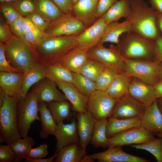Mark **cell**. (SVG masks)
Returning <instances> with one entry per match:
<instances>
[{
  "label": "cell",
  "instance_id": "1",
  "mask_svg": "<svg viewBox=\"0 0 162 162\" xmlns=\"http://www.w3.org/2000/svg\"><path fill=\"white\" fill-rule=\"evenodd\" d=\"M130 11L126 18L132 31L155 40L162 35L157 23L158 13L143 0H130Z\"/></svg>",
  "mask_w": 162,
  "mask_h": 162
},
{
  "label": "cell",
  "instance_id": "2",
  "mask_svg": "<svg viewBox=\"0 0 162 162\" xmlns=\"http://www.w3.org/2000/svg\"><path fill=\"white\" fill-rule=\"evenodd\" d=\"M76 36H44L34 46L38 61L44 65L59 63L66 54L77 46Z\"/></svg>",
  "mask_w": 162,
  "mask_h": 162
},
{
  "label": "cell",
  "instance_id": "3",
  "mask_svg": "<svg viewBox=\"0 0 162 162\" xmlns=\"http://www.w3.org/2000/svg\"><path fill=\"white\" fill-rule=\"evenodd\" d=\"M124 58L153 61L154 40L130 31L123 34L118 45Z\"/></svg>",
  "mask_w": 162,
  "mask_h": 162
},
{
  "label": "cell",
  "instance_id": "4",
  "mask_svg": "<svg viewBox=\"0 0 162 162\" xmlns=\"http://www.w3.org/2000/svg\"><path fill=\"white\" fill-rule=\"evenodd\" d=\"M4 45L5 56L10 64L22 72L38 62L34 46L15 35Z\"/></svg>",
  "mask_w": 162,
  "mask_h": 162
},
{
  "label": "cell",
  "instance_id": "5",
  "mask_svg": "<svg viewBox=\"0 0 162 162\" xmlns=\"http://www.w3.org/2000/svg\"><path fill=\"white\" fill-rule=\"evenodd\" d=\"M16 99L5 95L0 107V140L10 144L22 138L18 126Z\"/></svg>",
  "mask_w": 162,
  "mask_h": 162
},
{
  "label": "cell",
  "instance_id": "6",
  "mask_svg": "<svg viewBox=\"0 0 162 162\" xmlns=\"http://www.w3.org/2000/svg\"><path fill=\"white\" fill-rule=\"evenodd\" d=\"M39 110L37 93L34 88L23 99L18 102V126L21 137L28 136L31 124L34 121H40L38 116Z\"/></svg>",
  "mask_w": 162,
  "mask_h": 162
},
{
  "label": "cell",
  "instance_id": "7",
  "mask_svg": "<svg viewBox=\"0 0 162 162\" xmlns=\"http://www.w3.org/2000/svg\"><path fill=\"white\" fill-rule=\"evenodd\" d=\"M124 73L128 76L138 79L154 86L160 80L158 73V63L141 59L124 58Z\"/></svg>",
  "mask_w": 162,
  "mask_h": 162
},
{
  "label": "cell",
  "instance_id": "8",
  "mask_svg": "<svg viewBox=\"0 0 162 162\" xmlns=\"http://www.w3.org/2000/svg\"><path fill=\"white\" fill-rule=\"evenodd\" d=\"M88 58L97 60L117 73H124V58L118 45L108 48L98 44L86 51Z\"/></svg>",
  "mask_w": 162,
  "mask_h": 162
},
{
  "label": "cell",
  "instance_id": "9",
  "mask_svg": "<svg viewBox=\"0 0 162 162\" xmlns=\"http://www.w3.org/2000/svg\"><path fill=\"white\" fill-rule=\"evenodd\" d=\"M116 101L106 91L96 90L88 97L87 111L96 121L107 119L111 116Z\"/></svg>",
  "mask_w": 162,
  "mask_h": 162
},
{
  "label": "cell",
  "instance_id": "10",
  "mask_svg": "<svg viewBox=\"0 0 162 162\" xmlns=\"http://www.w3.org/2000/svg\"><path fill=\"white\" fill-rule=\"evenodd\" d=\"M86 27L72 13L63 14L59 18L50 22L44 33V36H76L82 32Z\"/></svg>",
  "mask_w": 162,
  "mask_h": 162
},
{
  "label": "cell",
  "instance_id": "11",
  "mask_svg": "<svg viewBox=\"0 0 162 162\" xmlns=\"http://www.w3.org/2000/svg\"><path fill=\"white\" fill-rule=\"evenodd\" d=\"M155 138L153 134L141 127L131 128L117 134L108 139V147L137 144Z\"/></svg>",
  "mask_w": 162,
  "mask_h": 162
},
{
  "label": "cell",
  "instance_id": "12",
  "mask_svg": "<svg viewBox=\"0 0 162 162\" xmlns=\"http://www.w3.org/2000/svg\"><path fill=\"white\" fill-rule=\"evenodd\" d=\"M146 106L129 94L117 100L111 116L120 119L141 117Z\"/></svg>",
  "mask_w": 162,
  "mask_h": 162
},
{
  "label": "cell",
  "instance_id": "13",
  "mask_svg": "<svg viewBox=\"0 0 162 162\" xmlns=\"http://www.w3.org/2000/svg\"><path fill=\"white\" fill-rule=\"evenodd\" d=\"M106 26L102 16L75 37L77 46L87 51L100 43Z\"/></svg>",
  "mask_w": 162,
  "mask_h": 162
},
{
  "label": "cell",
  "instance_id": "14",
  "mask_svg": "<svg viewBox=\"0 0 162 162\" xmlns=\"http://www.w3.org/2000/svg\"><path fill=\"white\" fill-rule=\"evenodd\" d=\"M98 162H150L144 158L134 155L122 150L121 147L110 146L106 150L88 155Z\"/></svg>",
  "mask_w": 162,
  "mask_h": 162
},
{
  "label": "cell",
  "instance_id": "15",
  "mask_svg": "<svg viewBox=\"0 0 162 162\" xmlns=\"http://www.w3.org/2000/svg\"><path fill=\"white\" fill-rule=\"evenodd\" d=\"M54 136L56 140V152L69 144L74 143H80L77 123L75 116L70 123L65 124L62 122L56 124Z\"/></svg>",
  "mask_w": 162,
  "mask_h": 162
},
{
  "label": "cell",
  "instance_id": "16",
  "mask_svg": "<svg viewBox=\"0 0 162 162\" xmlns=\"http://www.w3.org/2000/svg\"><path fill=\"white\" fill-rule=\"evenodd\" d=\"M129 94L146 107L156 99L154 86L132 77L129 87Z\"/></svg>",
  "mask_w": 162,
  "mask_h": 162
},
{
  "label": "cell",
  "instance_id": "17",
  "mask_svg": "<svg viewBox=\"0 0 162 162\" xmlns=\"http://www.w3.org/2000/svg\"><path fill=\"white\" fill-rule=\"evenodd\" d=\"M24 72H0V89L5 95L20 99Z\"/></svg>",
  "mask_w": 162,
  "mask_h": 162
},
{
  "label": "cell",
  "instance_id": "18",
  "mask_svg": "<svg viewBox=\"0 0 162 162\" xmlns=\"http://www.w3.org/2000/svg\"><path fill=\"white\" fill-rule=\"evenodd\" d=\"M57 87L55 82L47 78L39 82L34 88L37 93L38 103H47L67 100L64 94Z\"/></svg>",
  "mask_w": 162,
  "mask_h": 162
},
{
  "label": "cell",
  "instance_id": "19",
  "mask_svg": "<svg viewBox=\"0 0 162 162\" xmlns=\"http://www.w3.org/2000/svg\"><path fill=\"white\" fill-rule=\"evenodd\" d=\"M56 83L71 104L74 111L80 112L87 111L88 98L81 93L71 82Z\"/></svg>",
  "mask_w": 162,
  "mask_h": 162
},
{
  "label": "cell",
  "instance_id": "20",
  "mask_svg": "<svg viewBox=\"0 0 162 162\" xmlns=\"http://www.w3.org/2000/svg\"><path fill=\"white\" fill-rule=\"evenodd\" d=\"M141 127L153 134L162 131V114L158 107L157 99L146 107L141 117Z\"/></svg>",
  "mask_w": 162,
  "mask_h": 162
},
{
  "label": "cell",
  "instance_id": "21",
  "mask_svg": "<svg viewBox=\"0 0 162 162\" xmlns=\"http://www.w3.org/2000/svg\"><path fill=\"white\" fill-rule=\"evenodd\" d=\"M77 128L81 147L86 151L91 142L96 121L87 111L77 112Z\"/></svg>",
  "mask_w": 162,
  "mask_h": 162
},
{
  "label": "cell",
  "instance_id": "22",
  "mask_svg": "<svg viewBox=\"0 0 162 162\" xmlns=\"http://www.w3.org/2000/svg\"><path fill=\"white\" fill-rule=\"evenodd\" d=\"M97 2L92 0H79L73 5L72 13L87 27L92 25L97 20Z\"/></svg>",
  "mask_w": 162,
  "mask_h": 162
},
{
  "label": "cell",
  "instance_id": "23",
  "mask_svg": "<svg viewBox=\"0 0 162 162\" xmlns=\"http://www.w3.org/2000/svg\"><path fill=\"white\" fill-rule=\"evenodd\" d=\"M45 78L46 69L45 65L38 62H36L24 72L20 100L26 96L32 85Z\"/></svg>",
  "mask_w": 162,
  "mask_h": 162
},
{
  "label": "cell",
  "instance_id": "24",
  "mask_svg": "<svg viewBox=\"0 0 162 162\" xmlns=\"http://www.w3.org/2000/svg\"><path fill=\"white\" fill-rule=\"evenodd\" d=\"M131 31L130 23L126 19L121 22L118 21L111 22L106 25L99 44H103L104 43L109 42L118 45L121 36L124 33Z\"/></svg>",
  "mask_w": 162,
  "mask_h": 162
},
{
  "label": "cell",
  "instance_id": "25",
  "mask_svg": "<svg viewBox=\"0 0 162 162\" xmlns=\"http://www.w3.org/2000/svg\"><path fill=\"white\" fill-rule=\"evenodd\" d=\"M141 117L120 119L111 116L107 119L106 135L110 138L128 129L141 127Z\"/></svg>",
  "mask_w": 162,
  "mask_h": 162
},
{
  "label": "cell",
  "instance_id": "26",
  "mask_svg": "<svg viewBox=\"0 0 162 162\" xmlns=\"http://www.w3.org/2000/svg\"><path fill=\"white\" fill-rule=\"evenodd\" d=\"M88 58L86 51L77 46L66 54L59 63L72 72L80 73Z\"/></svg>",
  "mask_w": 162,
  "mask_h": 162
},
{
  "label": "cell",
  "instance_id": "27",
  "mask_svg": "<svg viewBox=\"0 0 162 162\" xmlns=\"http://www.w3.org/2000/svg\"><path fill=\"white\" fill-rule=\"evenodd\" d=\"M132 78L124 73H117L106 91L111 97L117 100L129 94V87Z\"/></svg>",
  "mask_w": 162,
  "mask_h": 162
},
{
  "label": "cell",
  "instance_id": "28",
  "mask_svg": "<svg viewBox=\"0 0 162 162\" xmlns=\"http://www.w3.org/2000/svg\"><path fill=\"white\" fill-rule=\"evenodd\" d=\"M86 150L80 144L72 143L64 146L57 152V155L54 161L56 162H82L86 155Z\"/></svg>",
  "mask_w": 162,
  "mask_h": 162
},
{
  "label": "cell",
  "instance_id": "29",
  "mask_svg": "<svg viewBox=\"0 0 162 162\" xmlns=\"http://www.w3.org/2000/svg\"><path fill=\"white\" fill-rule=\"evenodd\" d=\"M39 112L40 114V121L41 128L40 136L43 139L47 138L50 135L54 136L56 124L50 111L45 103H39Z\"/></svg>",
  "mask_w": 162,
  "mask_h": 162
},
{
  "label": "cell",
  "instance_id": "30",
  "mask_svg": "<svg viewBox=\"0 0 162 162\" xmlns=\"http://www.w3.org/2000/svg\"><path fill=\"white\" fill-rule=\"evenodd\" d=\"M67 100L46 103L56 124L64 120L72 119L73 114L71 111V104Z\"/></svg>",
  "mask_w": 162,
  "mask_h": 162
},
{
  "label": "cell",
  "instance_id": "31",
  "mask_svg": "<svg viewBox=\"0 0 162 162\" xmlns=\"http://www.w3.org/2000/svg\"><path fill=\"white\" fill-rule=\"evenodd\" d=\"M130 0H118L102 17L106 25L127 18L130 13Z\"/></svg>",
  "mask_w": 162,
  "mask_h": 162
},
{
  "label": "cell",
  "instance_id": "32",
  "mask_svg": "<svg viewBox=\"0 0 162 162\" xmlns=\"http://www.w3.org/2000/svg\"><path fill=\"white\" fill-rule=\"evenodd\" d=\"M36 10L50 22L60 17L63 13L52 0H33Z\"/></svg>",
  "mask_w": 162,
  "mask_h": 162
},
{
  "label": "cell",
  "instance_id": "33",
  "mask_svg": "<svg viewBox=\"0 0 162 162\" xmlns=\"http://www.w3.org/2000/svg\"><path fill=\"white\" fill-rule=\"evenodd\" d=\"M45 66L46 78L55 82H72L73 73L59 63Z\"/></svg>",
  "mask_w": 162,
  "mask_h": 162
},
{
  "label": "cell",
  "instance_id": "34",
  "mask_svg": "<svg viewBox=\"0 0 162 162\" xmlns=\"http://www.w3.org/2000/svg\"><path fill=\"white\" fill-rule=\"evenodd\" d=\"M106 123L107 119L95 122L91 141V144L95 148L108 147Z\"/></svg>",
  "mask_w": 162,
  "mask_h": 162
},
{
  "label": "cell",
  "instance_id": "35",
  "mask_svg": "<svg viewBox=\"0 0 162 162\" xmlns=\"http://www.w3.org/2000/svg\"><path fill=\"white\" fill-rule=\"evenodd\" d=\"M19 139L10 145L16 156V162H21L28 157L30 149L35 144V141L31 137L27 136Z\"/></svg>",
  "mask_w": 162,
  "mask_h": 162
},
{
  "label": "cell",
  "instance_id": "36",
  "mask_svg": "<svg viewBox=\"0 0 162 162\" xmlns=\"http://www.w3.org/2000/svg\"><path fill=\"white\" fill-rule=\"evenodd\" d=\"M72 83L78 91L88 98L96 90L95 82L80 73H73Z\"/></svg>",
  "mask_w": 162,
  "mask_h": 162
},
{
  "label": "cell",
  "instance_id": "37",
  "mask_svg": "<svg viewBox=\"0 0 162 162\" xmlns=\"http://www.w3.org/2000/svg\"><path fill=\"white\" fill-rule=\"evenodd\" d=\"M136 149L147 151L152 154L158 162H162V142L158 137L142 143L131 145Z\"/></svg>",
  "mask_w": 162,
  "mask_h": 162
},
{
  "label": "cell",
  "instance_id": "38",
  "mask_svg": "<svg viewBox=\"0 0 162 162\" xmlns=\"http://www.w3.org/2000/svg\"><path fill=\"white\" fill-rule=\"evenodd\" d=\"M105 67L100 62L88 58L80 73L94 81Z\"/></svg>",
  "mask_w": 162,
  "mask_h": 162
},
{
  "label": "cell",
  "instance_id": "39",
  "mask_svg": "<svg viewBox=\"0 0 162 162\" xmlns=\"http://www.w3.org/2000/svg\"><path fill=\"white\" fill-rule=\"evenodd\" d=\"M116 74L113 70L105 66L94 81L96 89L106 91L112 83Z\"/></svg>",
  "mask_w": 162,
  "mask_h": 162
},
{
  "label": "cell",
  "instance_id": "40",
  "mask_svg": "<svg viewBox=\"0 0 162 162\" xmlns=\"http://www.w3.org/2000/svg\"><path fill=\"white\" fill-rule=\"evenodd\" d=\"M9 3L24 17L36 10L33 0H16Z\"/></svg>",
  "mask_w": 162,
  "mask_h": 162
},
{
  "label": "cell",
  "instance_id": "41",
  "mask_svg": "<svg viewBox=\"0 0 162 162\" xmlns=\"http://www.w3.org/2000/svg\"><path fill=\"white\" fill-rule=\"evenodd\" d=\"M0 10L5 21L8 25L15 20L21 15L17 10L9 3H2Z\"/></svg>",
  "mask_w": 162,
  "mask_h": 162
},
{
  "label": "cell",
  "instance_id": "42",
  "mask_svg": "<svg viewBox=\"0 0 162 162\" xmlns=\"http://www.w3.org/2000/svg\"><path fill=\"white\" fill-rule=\"evenodd\" d=\"M25 17L29 19L36 27L44 33L47 29L50 23L36 10Z\"/></svg>",
  "mask_w": 162,
  "mask_h": 162
},
{
  "label": "cell",
  "instance_id": "43",
  "mask_svg": "<svg viewBox=\"0 0 162 162\" xmlns=\"http://www.w3.org/2000/svg\"><path fill=\"white\" fill-rule=\"evenodd\" d=\"M0 71L22 72L10 64L5 56L4 43L1 41L0 42Z\"/></svg>",
  "mask_w": 162,
  "mask_h": 162
},
{
  "label": "cell",
  "instance_id": "44",
  "mask_svg": "<svg viewBox=\"0 0 162 162\" xmlns=\"http://www.w3.org/2000/svg\"><path fill=\"white\" fill-rule=\"evenodd\" d=\"M0 162H16V156L10 144L0 146Z\"/></svg>",
  "mask_w": 162,
  "mask_h": 162
},
{
  "label": "cell",
  "instance_id": "45",
  "mask_svg": "<svg viewBox=\"0 0 162 162\" xmlns=\"http://www.w3.org/2000/svg\"><path fill=\"white\" fill-rule=\"evenodd\" d=\"M118 0H98L97 5L98 18L105 14Z\"/></svg>",
  "mask_w": 162,
  "mask_h": 162
},
{
  "label": "cell",
  "instance_id": "46",
  "mask_svg": "<svg viewBox=\"0 0 162 162\" xmlns=\"http://www.w3.org/2000/svg\"><path fill=\"white\" fill-rule=\"evenodd\" d=\"M23 16L20 15L17 19L10 25V29L14 34L22 40L28 42L26 40L22 27Z\"/></svg>",
  "mask_w": 162,
  "mask_h": 162
},
{
  "label": "cell",
  "instance_id": "47",
  "mask_svg": "<svg viewBox=\"0 0 162 162\" xmlns=\"http://www.w3.org/2000/svg\"><path fill=\"white\" fill-rule=\"evenodd\" d=\"M44 36V33L37 28L25 34L26 40L34 46L40 42Z\"/></svg>",
  "mask_w": 162,
  "mask_h": 162
},
{
  "label": "cell",
  "instance_id": "48",
  "mask_svg": "<svg viewBox=\"0 0 162 162\" xmlns=\"http://www.w3.org/2000/svg\"><path fill=\"white\" fill-rule=\"evenodd\" d=\"M1 18L0 20V40L4 43L15 35L11 32L10 26Z\"/></svg>",
  "mask_w": 162,
  "mask_h": 162
},
{
  "label": "cell",
  "instance_id": "49",
  "mask_svg": "<svg viewBox=\"0 0 162 162\" xmlns=\"http://www.w3.org/2000/svg\"><path fill=\"white\" fill-rule=\"evenodd\" d=\"M48 146L43 143L35 148H32L30 150L28 157L33 159H38L45 157L48 154Z\"/></svg>",
  "mask_w": 162,
  "mask_h": 162
},
{
  "label": "cell",
  "instance_id": "50",
  "mask_svg": "<svg viewBox=\"0 0 162 162\" xmlns=\"http://www.w3.org/2000/svg\"><path fill=\"white\" fill-rule=\"evenodd\" d=\"M63 14L72 13L73 5L72 0H52Z\"/></svg>",
  "mask_w": 162,
  "mask_h": 162
},
{
  "label": "cell",
  "instance_id": "51",
  "mask_svg": "<svg viewBox=\"0 0 162 162\" xmlns=\"http://www.w3.org/2000/svg\"><path fill=\"white\" fill-rule=\"evenodd\" d=\"M153 61L158 63L162 62V35L155 40Z\"/></svg>",
  "mask_w": 162,
  "mask_h": 162
},
{
  "label": "cell",
  "instance_id": "52",
  "mask_svg": "<svg viewBox=\"0 0 162 162\" xmlns=\"http://www.w3.org/2000/svg\"><path fill=\"white\" fill-rule=\"evenodd\" d=\"M22 27L25 34L37 28L28 18L23 16L22 20Z\"/></svg>",
  "mask_w": 162,
  "mask_h": 162
},
{
  "label": "cell",
  "instance_id": "53",
  "mask_svg": "<svg viewBox=\"0 0 162 162\" xmlns=\"http://www.w3.org/2000/svg\"><path fill=\"white\" fill-rule=\"evenodd\" d=\"M57 155V153L56 152L52 156L46 158L33 159L27 157L25 159L24 161L26 162H52L54 161Z\"/></svg>",
  "mask_w": 162,
  "mask_h": 162
},
{
  "label": "cell",
  "instance_id": "54",
  "mask_svg": "<svg viewBox=\"0 0 162 162\" xmlns=\"http://www.w3.org/2000/svg\"><path fill=\"white\" fill-rule=\"evenodd\" d=\"M150 6L158 13H162V0H149Z\"/></svg>",
  "mask_w": 162,
  "mask_h": 162
},
{
  "label": "cell",
  "instance_id": "55",
  "mask_svg": "<svg viewBox=\"0 0 162 162\" xmlns=\"http://www.w3.org/2000/svg\"><path fill=\"white\" fill-rule=\"evenodd\" d=\"M154 87L157 99L162 97V79Z\"/></svg>",
  "mask_w": 162,
  "mask_h": 162
},
{
  "label": "cell",
  "instance_id": "56",
  "mask_svg": "<svg viewBox=\"0 0 162 162\" xmlns=\"http://www.w3.org/2000/svg\"><path fill=\"white\" fill-rule=\"evenodd\" d=\"M157 21L158 27L160 31L162 33V13H158Z\"/></svg>",
  "mask_w": 162,
  "mask_h": 162
},
{
  "label": "cell",
  "instance_id": "57",
  "mask_svg": "<svg viewBox=\"0 0 162 162\" xmlns=\"http://www.w3.org/2000/svg\"><path fill=\"white\" fill-rule=\"evenodd\" d=\"M157 101L158 107L162 114V97L157 98Z\"/></svg>",
  "mask_w": 162,
  "mask_h": 162
},
{
  "label": "cell",
  "instance_id": "58",
  "mask_svg": "<svg viewBox=\"0 0 162 162\" xmlns=\"http://www.w3.org/2000/svg\"><path fill=\"white\" fill-rule=\"evenodd\" d=\"M94 160L91 158L88 155H86L82 160V162H94Z\"/></svg>",
  "mask_w": 162,
  "mask_h": 162
},
{
  "label": "cell",
  "instance_id": "59",
  "mask_svg": "<svg viewBox=\"0 0 162 162\" xmlns=\"http://www.w3.org/2000/svg\"><path fill=\"white\" fill-rule=\"evenodd\" d=\"M158 73L160 79H162V62L158 63Z\"/></svg>",
  "mask_w": 162,
  "mask_h": 162
},
{
  "label": "cell",
  "instance_id": "60",
  "mask_svg": "<svg viewBox=\"0 0 162 162\" xmlns=\"http://www.w3.org/2000/svg\"><path fill=\"white\" fill-rule=\"evenodd\" d=\"M5 94L0 89V106L2 105L5 96Z\"/></svg>",
  "mask_w": 162,
  "mask_h": 162
},
{
  "label": "cell",
  "instance_id": "61",
  "mask_svg": "<svg viewBox=\"0 0 162 162\" xmlns=\"http://www.w3.org/2000/svg\"><path fill=\"white\" fill-rule=\"evenodd\" d=\"M16 0H0L1 2L4 3V2H11L14 1Z\"/></svg>",
  "mask_w": 162,
  "mask_h": 162
},
{
  "label": "cell",
  "instance_id": "62",
  "mask_svg": "<svg viewBox=\"0 0 162 162\" xmlns=\"http://www.w3.org/2000/svg\"><path fill=\"white\" fill-rule=\"evenodd\" d=\"M156 134L158 137H159L160 139L162 142V131Z\"/></svg>",
  "mask_w": 162,
  "mask_h": 162
},
{
  "label": "cell",
  "instance_id": "63",
  "mask_svg": "<svg viewBox=\"0 0 162 162\" xmlns=\"http://www.w3.org/2000/svg\"><path fill=\"white\" fill-rule=\"evenodd\" d=\"M73 5L76 4L79 0H72Z\"/></svg>",
  "mask_w": 162,
  "mask_h": 162
},
{
  "label": "cell",
  "instance_id": "64",
  "mask_svg": "<svg viewBox=\"0 0 162 162\" xmlns=\"http://www.w3.org/2000/svg\"><path fill=\"white\" fill-rule=\"evenodd\" d=\"M92 0L93 1L95 2H98V0Z\"/></svg>",
  "mask_w": 162,
  "mask_h": 162
}]
</instances>
